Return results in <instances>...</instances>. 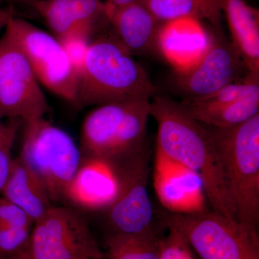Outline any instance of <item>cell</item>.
<instances>
[{"label": "cell", "instance_id": "cell-1", "mask_svg": "<svg viewBox=\"0 0 259 259\" xmlns=\"http://www.w3.org/2000/svg\"><path fill=\"white\" fill-rule=\"evenodd\" d=\"M151 116L158 126L156 151L195 172L210 209L237 221L221 160L206 126L192 118L180 102L161 95L151 101Z\"/></svg>", "mask_w": 259, "mask_h": 259}, {"label": "cell", "instance_id": "cell-2", "mask_svg": "<svg viewBox=\"0 0 259 259\" xmlns=\"http://www.w3.org/2000/svg\"><path fill=\"white\" fill-rule=\"evenodd\" d=\"M157 91L143 66L114 34L105 33L90 44L78 74L75 105L82 108L151 100Z\"/></svg>", "mask_w": 259, "mask_h": 259}, {"label": "cell", "instance_id": "cell-3", "mask_svg": "<svg viewBox=\"0 0 259 259\" xmlns=\"http://www.w3.org/2000/svg\"><path fill=\"white\" fill-rule=\"evenodd\" d=\"M206 127L221 160L237 221L258 231L259 114L231 128Z\"/></svg>", "mask_w": 259, "mask_h": 259}, {"label": "cell", "instance_id": "cell-4", "mask_svg": "<svg viewBox=\"0 0 259 259\" xmlns=\"http://www.w3.org/2000/svg\"><path fill=\"white\" fill-rule=\"evenodd\" d=\"M151 100L100 105L92 110L81 126L83 156L120 161L148 147L146 131Z\"/></svg>", "mask_w": 259, "mask_h": 259}, {"label": "cell", "instance_id": "cell-5", "mask_svg": "<svg viewBox=\"0 0 259 259\" xmlns=\"http://www.w3.org/2000/svg\"><path fill=\"white\" fill-rule=\"evenodd\" d=\"M156 217L163 228L182 233L199 259H259L258 231L212 209L177 214L162 209Z\"/></svg>", "mask_w": 259, "mask_h": 259}, {"label": "cell", "instance_id": "cell-6", "mask_svg": "<svg viewBox=\"0 0 259 259\" xmlns=\"http://www.w3.org/2000/svg\"><path fill=\"white\" fill-rule=\"evenodd\" d=\"M23 122L19 157L42 181L52 203L64 201L68 185L82 159L81 150L71 136L45 117Z\"/></svg>", "mask_w": 259, "mask_h": 259}, {"label": "cell", "instance_id": "cell-7", "mask_svg": "<svg viewBox=\"0 0 259 259\" xmlns=\"http://www.w3.org/2000/svg\"><path fill=\"white\" fill-rule=\"evenodd\" d=\"M5 34L23 51L39 83L71 103H76L78 73L54 35L23 19L12 16Z\"/></svg>", "mask_w": 259, "mask_h": 259}, {"label": "cell", "instance_id": "cell-8", "mask_svg": "<svg viewBox=\"0 0 259 259\" xmlns=\"http://www.w3.org/2000/svg\"><path fill=\"white\" fill-rule=\"evenodd\" d=\"M30 259H103L88 222L74 207L53 205L34 223L28 248Z\"/></svg>", "mask_w": 259, "mask_h": 259}, {"label": "cell", "instance_id": "cell-9", "mask_svg": "<svg viewBox=\"0 0 259 259\" xmlns=\"http://www.w3.org/2000/svg\"><path fill=\"white\" fill-rule=\"evenodd\" d=\"M120 190L107 209V233L138 235L165 229L156 222V212L148 191L149 153L146 147L119 161Z\"/></svg>", "mask_w": 259, "mask_h": 259}, {"label": "cell", "instance_id": "cell-10", "mask_svg": "<svg viewBox=\"0 0 259 259\" xmlns=\"http://www.w3.org/2000/svg\"><path fill=\"white\" fill-rule=\"evenodd\" d=\"M50 107L30 63L16 42L0 39V114L23 122L45 117Z\"/></svg>", "mask_w": 259, "mask_h": 259}, {"label": "cell", "instance_id": "cell-11", "mask_svg": "<svg viewBox=\"0 0 259 259\" xmlns=\"http://www.w3.org/2000/svg\"><path fill=\"white\" fill-rule=\"evenodd\" d=\"M239 52L224 37L213 35L200 58L190 67L176 71L173 88L183 100H197L239 81L248 74Z\"/></svg>", "mask_w": 259, "mask_h": 259}, {"label": "cell", "instance_id": "cell-12", "mask_svg": "<svg viewBox=\"0 0 259 259\" xmlns=\"http://www.w3.org/2000/svg\"><path fill=\"white\" fill-rule=\"evenodd\" d=\"M120 190L119 161L83 156L64 196L74 209L106 211Z\"/></svg>", "mask_w": 259, "mask_h": 259}, {"label": "cell", "instance_id": "cell-13", "mask_svg": "<svg viewBox=\"0 0 259 259\" xmlns=\"http://www.w3.org/2000/svg\"><path fill=\"white\" fill-rule=\"evenodd\" d=\"M154 187L163 209L177 214L209 210L198 175L156 151Z\"/></svg>", "mask_w": 259, "mask_h": 259}, {"label": "cell", "instance_id": "cell-14", "mask_svg": "<svg viewBox=\"0 0 259 259\" xmlns=\"http://www.w3.org/2000/svg\"><path fill=\"white\" fill-rule=\"evenodd\" d=\"M112 33L133 56L158 51V39L163 25L138 0L114 10L109 16Z\"/></svg>", "mask_w": 259, "mask_h": 259}, {"label": "cell", "instance_id": "cell-15", "mask_svg": "<svg viewBox=\"0 0 259 259\" xmlns=\"http://www.w3.org/2000/svg\"><path fill=\"white\" fill-rule=\"evenodd\" d=\"M32 6L56 38L81 24L110 25L106 5L101 0H35Z\"/></svg>", "mask_w": 259, "mask_h": 259}, {"label": "cell", "instance_id": "cell-16", "mask_svg": "<svg viewBox=\"0 0 259 259\" xmlns=\"http://www.w3.org/2000/svg\"><path fill=\"white\" fill-rule=\"evenodd\" d=\"M198 22L182 20L165 24L158 39V51L176 71L190 67L203 54L210 36Z\"/></svg>", "mask_w": 259, "mask_h": 259}, {"label": "cell", "instance_id": "cell-17", "mask_svg": "<svg viewBox=\"0 0 259 259\" xmlns=\"http://www.w3.org/2000/svg\"><path fill=\"white\" fill-rule=\"evenodd\" d=\"M0 195L23 209L33 225L44 217L53 206L42 181L19 156L13 158Z\"/></svg>", "mask_w": 259, "mask_h": 259}, {"label": "cell", "instance_id": "cell-18", "mask_svg": "<svg viewBox=\"0 0 259 259\" xmlns=\"http://www.w3.org/2000/svg\"><path fill=\"white\" fill-rule=\"evenodd\" d=\"M232 42L239 52L250 74L259 76L258 12L245 0H221Z\"/></svg>", "mask_w": 259, "mask_h": 259}, {"label": "cell", "instance_id": "cell-19", "mask_svg": "<svg viewBox=\"0 0 259 259\" xmlns=\"http://www.w3.org/2000/svg\"><path fill=\"white\" fill-rule=\"evenodd\" d=\"M180 105L202 125L218 129L236 127L259 114V90L237 101L214 107H203L190 101Z\"/></svg>", "mask_w": 259, "mask_h": 259}, {"label": "cell", "instance_id": "cell-20", "mask_svg": "<svg viewBox=\"0 0 259 259\" xmlns=\"http://www.w3.org/2000/svg\"><path fill=\"white\" fill-rule=\"evenodd\" d=\"M163 24L182 20H206L221 30V0H142Z\"/></svg>", "mask_w": 259, "mask_h": 259}, {"label": "cell", "instance_id": "cell-21", "mask_svg": "<svg viewBox=\"0 0 259 259\" xmlns=\"http://www.w3.org/2000/svg\"><path fill=\"white\" fill-rule=\"evenodd\" d=\"M162 231L138 235L107 233L105 238L106 253L110 259H158Z\"/></svg>", "mask_w": 259, "mask_h": 259}, {"label": "cell", "instance_id": "cell-22", "mask_svg": "<svg viewBox=\"0 0 259 259\" xmlns=\"http://www.w3.org/2000/svg\"><path fill=\"white\" fill-rule=\"evenodd\" d=\"M100 28L102 27L95 24H81L57 38L78 74L88 54L92 35Z\"/></svg>", "mask_w": 259, "mask_h": 259}, {"label": "cell", "instance_id": "cell-23", "mask_svg": "<svg viewBox=\"0 0 259 259\" xmlns=\"http://www.w3.org/2000/svg\"><path fill=\"white\" fill-rule=\"evenodd\" d=\"M160 240L158 259H199L185 236L175 228Z\"/></svg>", "mask_w": 259, "mask_h": 259}, {"label": "cell", "instance_id": "cell-24", "mask_svg": "<svg viewBox=\"0 0 259 259\" xmlns=\"http://www.w3.org/2000/svg\"><path fill=\"white\" fill-rule=\"evenodd\" d=\"M32 228L0 226V258L8 259L28 250Z\"/></svg>", "mask_w": 259, "mask_h": 259}, {"label": "cell", "instance_id": "cell-25", "mask_svg": "<svg viewBox=\"0 0 259 259\" xmlns=\"http://www.w3.org/2000/svg\"><path fill=\"white\" fill-rule=\"evenodd\" d=\"M18 120H10L6 122L4 128L0 132V194L13 163L12 149L18 132Z\"/></svg>", "mask_w": 259, "mask_h": 259}, {"label": "cell", "instance_id": "cell-26", "mask_svg": "<svg viewBox=\"0 0 259 259\" xmlns=\"http://www.w3.org/2000/svg\"><path fill=\"white\" fill-rule=\"evenodd\" d=\"M0 226L32 228L33 223L23 209L0 195Z\"/></svg>", "mask_w": 259, "mask_h": 259}, {"label": "cell", "instance_id": "cell-27", "mask_svg": "<svg viewBox=\"0 0 259 259\" xmlns=\"http://www.w3.org/2000/svg\"><path fill=\"white\" fill-rule=\"evenodd\" d=\"M136 1L138 0H105V3L106 5L108 18L114 10Z\"/></svg>", "mask_w": 259, "mask_h": 259}, {"label": "cell", "instance_id": "cell-28", "mask_svg": "<svg viewBox=\"0 0 259 259\" xmlns=\"http://www.w3.org/2000/svg\"><path fill=\"white\" fill-rule=\"evenodd\" d=\"M13 15H14L11 10L0 8V30L6 27L8 20Z\"/></svg>", "mask_w": 259, "mask_h": 259}, {"label": "cell", "instance_id": "cell-29", "mask_svg": "<svg viewBox=\"0 0 259 259\" xmlns=\"http://www.w3.org/2000/svg\"><path fill=\"white\" fill-rule=\"evenodd\" d=\"M8 259H30V255L28 254V250H25L21 252V253H18V255Z\"/></svg>", "mask_w": 259, "mask_h": 259}, {"label": "cell", "instance_id": "cell-30", "mask_svg": "<svg viewBox=\"0 0 259 259\" xmlns=\"http://www.w3.org/2000/svg\"><path fill=\"white\" fill-rule=\"evenodd\" d=\"M3 117L2 116L1 114H0V132L3 131V128H4L5 125L6 123H5L3 121Z\"/></svg>", "mask_w": 259, "mask_h": 259}, {"label": "cell", "instance_id": "cell-31", "mask_svg": "<svg viewBox=\"0 0 259 259\" xmlns=\"http://www.w3.org/2000/svg\"><path fill=\"white\" fill-rule=\"evenodd\" d=\"M3 1H4V0H0V3H2Z\"/></svg>", "mask_w": 259, "mask_h": 259}, {"label": "cell", "instance_id": "cell-32", "mask_svg": "<svg viewBox=\"0 0 259 259\" xmlns=\"http://www.w3.org/2000/svg\"><path fill=\"white\" fill-rule=\"evenodd\" d=\"M0 259H1V258H0Z\"/></svg>", "mask_w": 259, "mask_h": 259}]
</instances>
